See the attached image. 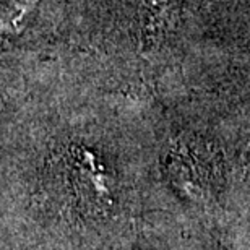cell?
<instances>
[{
    "label": "cell",
    "mask_w": 250,
    "mask_h": 250,
    "mask_svg": "<svg viewBox=\"0 0 250 250\" xmlns=\"http://www.w3.org/2000/svg\"><path fill=\"white\" fill-rule=\"evenodd\" d=\"M39 0H12L0 7V41L20 31L21 24Z\"/></svg>",
    "instance_id": "obj_1"
},
{
    "label": "cell",
    "mask_w": 250,
    "mask_h": 250,
    "mask_svg": "<svg viewBox=\"0 0 250 250\" xmlns=\"http://www.w3.org/2000/svg\"><path fill=\"white\" fill-rule=\"evenodd\" d=\"M167 21V0H148V23H146V41H153L163 31Z\"/></svg>",
    "instance_id": "obj_2"
}]
</instances>
